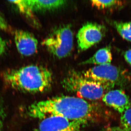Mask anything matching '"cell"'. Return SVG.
<instances>
[{"mask_svg":"<svg viewBox=\"0 0 131 131\" xmlns=\"http://www.w3.org/2000/svg\"><path fill=\"white\" fill-rule=\"evenodd\" d=\"M26 115L34 119H43L59 117L73 121L93 122L103 115L100 106L80 97L59 96L36 102L29 106Z\"/></svg>","mask_w":131,"mask_h":131,"instance_id":"obj_1","label":"cell"},{"mask_svg":"<svg viewBox=\"0 0 131 131\" xmlns=\"http://www.w3.org/2000/svg\"><path fill=\"white\" fill-rule=\"evenodd\" d=\"M2 78L13 89L30 93L46 91L51 88L53 82L51 71L42 66L33 64L8 70L2 73Z\"/></svg>","mask_w":131,"mask_h":131,"instance_id":"obj_2","label":"cell"},{"mask_svg":"<svg viewBox=\"0 0 131 131\" xmlns=\"http://www.w3.org/2000/svg\"><path fill=\"white\" fill-rule=\"evenodd\" d=\"M62 84L67 91L76 94L85 100L102 99L106 93L111 90L104 84L87 78L82 73L74 70L68 73Z\"/></svg>","mask_w":131,"mask_h":131,"instance_id":"obj_3","label":"cell"},{"mask_svg":"<svg viewBox=\"0 0 131 131\" xmlns=\"http://www.w3.org/2000/svg\"><path fill=\"white\" fill-rule=\"evenodd\" d=\"M42 44L58 58L69 56L73 47V33L70 26L63 25L55 28L43 40Z\"/></svg>","mask_w":131,"mask_h":131,"instance_id":"obj_4","label":"cell"},{"mask_svg":"<svg viewBox=\"0 0 131 131\" xmlns=\"http://www.w3.org/2000/svg\"><path fill=\"white\" fill-rule=\"evenodd\" d=\"M82 73L87 78L104 84L111 90L115 86L126 85L130 81L126 71L111 64L95 66Z\"/></svg>","mask_w":131,"mask_h":131,"instance_id":"obj_5","label":"cell"},{"mask_svg":"<svg viewBox=\"0 0 131 131\" xmlns=\"http://www.w3.org/2000/svg\"><path fill=\"white\" fill-rule=\"evenodd\" d=\"M106 28L104 25L88 22L79 29L77 35L78 50L86 51L100 42L105 36Z\"/></svg>","mask_w":131,"mask_h":131,"instance_id":"obj_6","label":"cell"},{"mask_svg":"<svg viewBox=\"0 0 131 131\" xmlns=\"http://www.w3.org/2000/svg\"><path fill=\"white\" fill-rule=\"evenodd\" d=\"M89 122L73 121L59 117H50L41 120L32 131H81Z\"/></svg>","mask_w":131,"mask_h":131,"instance_id":"obj_7","label":"cell"},{"mask_svg":"<svg viewBox=\"0 0 131 131\" xmlns=\"http://www.w3.org/2000/svg\"><path fill=\"white\" fill-rule=\"evenodd\" d=\"M14 40L17 51L23 56H32L37 52L38 41L31 33L16 30L14 32Z\"/></svg>","mask_w":131,"mask_h":131,"instance_id":"obj_8","label":"cell"},{"mask_svg":"<svg viewBox=\"0 0 131 131\" xmlns=\"http://www.w3.org/2000/svg\"><path fill=\"white\" fill-rule=\"evenodd\" d=\"M102 101L108 106L122 114L131 107L129 97L121 89L111 90L105 93Z\"/></svg>","mask_w":131,"mask_h":131,"instance_id":"obj_9","label":"cell"},{"mask_svg":"<svg viewBox=\"0 0 131 131\" xmlns=\"http://www.w3.org/2000/svg\"><path fill=\"white\" fill-rule=\"evenodd\" d=\"M29 2L32 11L35 12L52 11L57 9L63 6L67 1L63 0H29Z\"/></svg>","mask_w":131,"mask_h":131,"instance_id":"obj_10","label":"cell"},{"mask_svg":"<svg viewBox=\"0 0 131 131\" xmlns=\"http://www.w3.org/2000/svg\"><path fill=\"white\" fill-rule=\"evenodd\" d=\"M112 59L110 47H106L98 50L93 56L82 62L81 64H96L97 66L109 64H111Z\"/></svg>","mask_w":131,"mask_h":131,"instance_id":"obj_11","label":"cell"},{"mask_svg":"<svg viewBox=\"0 0 131 131\" xmlns=\"http://www.w3.org/2000/svg\"><path fill=\"white\" fill-rule=\"evenodd\" d=\"M8 2L15 6L17 10H18L21 14L27 17V18L32 20V22L35 25H38L34 16V12L32 11V9L30 6L29 0H18L13 1H8Z\"/></svg>","mask_w":131,"mask_h":131,"instance_id":"obj_12","label":"cell"},{"mask_svg":"<svg viewBox=\"0 0 131 131\" xmlns=\"http://www.w3.org/2000/svg\"><path fill=\"white\" fill-rule=\"evenodd\" d=\"M109 21L123 38L131 42V21L123 22L112 20Z\"/></svg>","mask_w":131,"mask_h":131,"instance_id":"obj_13","label":"cell"},{"mask_svg":"<svg viewBox=\"0 0 131 131\" xmlns=\"http://www.w3.org/2000/svg\"><path fill=\"white\" fill-rule=\"evenodd\" d=\"M92 6L98 9H108L116 8L123 5L122 1L115 0L110 1H91Z\"/></svg>","mask_w":131,"mask_h":131,"instance_id":"obj_14","label":"cell"},{"mask_svg":"<svg viewBox=\"0 0 131 131\" xmlns=\"http://www.w3.org/2000/svg\"><path fill=\"white\" fill-rule=\"evenodd\" d=\"M120 121L123 128L131 131V107L121 114Z\"/></svg>","mask_w":131,"mask_h":131,"instance_id":"obj_15","label":"cell"},{"mask_svg":"<svg viewBox=\"0 0 131 131\" xmlns=\"http://www.w3.org/2000/svg\"><path fill=\"white\" fill-rule=\"evenodd\" d=\"M6 116V109L4 101L0 97V131H4V124Z\"/></svg>","mask_w":131,"mask_h":131,"instance_id":"obj_16","label":"cell"},{"mask_svg":"<svg viewBox=\"0 0 131 131\" xmlns=\"http://www.w3.org/2000/svg\"><path fill=\"white\" fill-rule=\"evenodd\" d=\"M0 29L3 31H8L10 30V27L6 22V20L0 13Z\"/></svg>","mask_w":131,"mask_h":131,"instance_id":"obj_17","label":"cell"},{"mask_svg":"<svg viewBox=\"0 0 131 131\" xmlns=\"http://www.w3.org/2000/svg\"><path fill=\"white\" fill-rule=\"evenodd\" d=\"M7 48V43L0 36V56L5 53Z\"/></svg>","mask_w":131,"mask_h":131,"instance_id":"obj_18","label":"cell"},{"mask_svg":"<svg viewBox=\"0 0 131 131\" xmlns=\"http://www.w3.org/2000/svg\"><path fill=\"white\" fill-rule=\"evenodd\" d=\"M124 57L126 62L131 66V49L125 51L124 53Z\"/></svg>","mask_w":131,"mask_h":131,"instance_id":"obj_19","label":"cell"},{"mask_svg":"<svg viewBox=\"0 0 131 131\" xmlns=\"http://www.w3.org/2000/svg\"><path fill=\"white\" fill-rule=\"evenodd\" d=\"M100 131H127L123 127H111L104 129Z\"/></svg>","mask_w":131,"mask_h":131,"instance_id":"obj_20","label":"cell"}]
</instances>
